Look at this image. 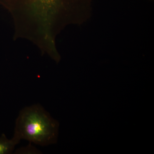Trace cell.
Here are the masks:
<instances>
[{
    "instance_id": "obj_1",
    "label": "cell",
    "mask_w": 154,
    "mask_h": 154,
    "mask_svg": "<svg viewBox=\"0 0 154 154\" xmlns=\"http://www.w3.org/2000/svg\"><path fill=\"white\" fill-rule=\"evenodd\" d=\"M59 123L39 105L25 107L16 120L14 136L41 146L56 143Z\"/></svg>"
},
{
    "instance_id": "obj_2",
    "label": "cell",
    "mask_w": 154,
    "mask_h": 154,
    "mask_svg": "<svg viewBox=\"0 0 154 154\" xmlns=\"http://www.w3.org/2000/svg\"><path fill=\"white\" fill-rule=\"evenodd\" d=\"M20 141L14 136L12 139L10 140L7 138L5 135H3L0 137V154L11 153Z\"/></svg>"
},
{
    "instance_id": "obj_3",
    "label": "cell",
    "mask_w": 154,
    "mask_h": 154,
    "mask_svg": "<svg viewBox=\"0 0 154 154\" xmlns=\"http://www.w3.org/2000/svg\"><path fill=\"white\" fill-rule=\"evenodd\" d=\"M59 0H33V2L36 7L41 8L49 10L55 6Z\"/></svg>"
}]
</instances>
